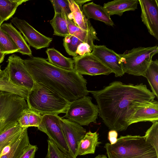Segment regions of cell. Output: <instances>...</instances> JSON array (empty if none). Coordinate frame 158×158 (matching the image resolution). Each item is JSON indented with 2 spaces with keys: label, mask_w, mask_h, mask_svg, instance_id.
Instances as JSON below:
<instances>
[{
  "label": "cell",
  "mask_w": 158,
  "mask_h": 158,
  "mask_svg": "<svg viewBox=\"0 0 158 158\" xmlns=\"http://www.w3.org/2000/svg\"><path fill=\"white\" fill-rule=\"evenodd\" d=\"M89 92L96 100L99 115L104 123L117 131L126 130L135 110L150 103L156 97L143 83L126 84L116 81L101 89Z\"/></svg>",
  "instance_id": "1"
},
{
  "label": "cell",
  "mask_w": 158,
  "mask_h": 158,
  "mask_svg": "<svg viewBox=\"0 0 158 158\" xmlns=\"http://www.w3.org/2000/svg\"><path fill=\"white\" fill-rule=\"evenodd\" d=\"M23 63L34 81L57 93L69 102L88 95L87 81L74 70L55 66L46 59L31 57Z\"/></svg>",
  "instance_id": "2"
},
{
  "label": "cell",
  "mask_w": 158,
  "mask_h": 158,
  "mask_svg": "<svg viewBox=\"0 0 158 158\" xmlns=\"http://www.w3.org/2000/svg\"><path fill=\"white\" fill-rule=\"evenodd\" d=\"M26 100L29 109L42 116L65 113L70 102L57 93L36 82L28 91Z\"/></svg>",
  "instance_id": "3"
},
{
  "label": "cell",
  "mask_w": 158,
  "mask_h": 158,
  "mask_svg": "<svg viewBox=\"0 0 158 158\" xmlns=\"http://www.w3.org/2000/svg\"><path fill=\"white\" fill-rule=\"evenodd\" d=\"M108 158H158V153L143 136H121L113 144H105Z\"/></svg>",
  "instance_id": "4"
},
{
  "label": "cell",
  "mask_w": 158,
  "mask_h": 158,
  "mask_svg": "<svg viewBox=\"0 0 158 158\" xmlns=\"http://www.w3.org/2000/svg\"><path fill=\"white\" fill-rule=\"evenodd\" d=\"M158 52V46L139 47L126 51L120 56L124 72L129 74L145 77V72Z\"/></svg>",
  "instance_id": "5"
},
{
  "label": "cell",
  "mask_w": 158,
  "mask_h": 158,
  "mask_svg": "<svg viewBox=\"0 0 158 158\" xmlns=\"http://www.w3.org/2000/svg\"><path fill=\"white\" fill-rule=\"evenodd\" d=\"M28 107L23 98L0 90V133L17 122L22 112Z\"/></svg>",
  "instance_id": "6"
},
{
  "label": "cell",
  "mask_w": 158,
  "mask_h": 158,
  "mask_svg": "<svg viewBox=\"0 0 158 158\" xmlns=\"http://www.w3.org/2000/svg\"><path fill=\"white\" fill-rule=\"evenodd\" d=\"M92 98L86 96L79 98L69 104L65 118L80 125L88 126L91 123H96L99 111L97 105L92 102Z\"/></svg>",
  "instance_id": "7"
},
{
  "label": "cell",
  "mask_w": 158,
  "mask_h": 158,
  "mask_svg": "<svg viewBox=\"0 0 158 158\" xmlns=\"http://www.w3.org/2000/svg\"><path fill=\"white\" fill-rule=\"evenodd\" d=\"M6 67L10 81L14 85L31 90L36 82L33 79L20 56L12 54L8 57Z\"/></svg>",
  "instance_id": "8"
},
{
  "label": "cell",
  "mask_w": 158,
  "mask_h": 158,
  "mask_svg": "<svg viewBox=\"0 0 158 158\" xmlns=\"http://www.w3.org/2000/svg\"><path fill=\"white\" fill-rule=\"evenodd\" d=\"M61 117L56 114H46L42 116L38 130L45 133L48 139L53 142L65 153L69 155L67 145L61 128Z\"/></svg>",
  "instance_id": "9"
},
{
  "label": "cell",
  "mask_w": 158,
  "mask_h": 158,
  "mask_svg": "<svg viewBox=\"0 0 158 158\" xmlns=\"http://www.w3.org/2000/svg\"><path fill=\"white\" fill-rule=\"evenodd\" d=\"M74 70L79 74L90 76L108 75L113 73L91 52L73 57Z\"/></svg>",
  "instance_id": "10"
},
{
  "label": "cell",
  "mask_w": 158,
  "mask_h": 158,
  "mask_svg": "<svg viewBox=\"0 0 158 158\" xmlns=\"http://www.w3.org/2000/svg\"><path fill=\"white\" fill-rule=\"evenodd\" d=\"M11 22L22 34L29 45L36 49L48 47L52 41V38L40 33L24 19L15 17Z\"/></svg>",
  "instance_id": "11"
},
{
  "label": "cell",
  "mask_w": 158,
  "mask_h": 158,
  "mask_svg": "<svg viewBox=\"0 0 158 158\" xmlns=\"http://www.w3.org/2000/svg\"><path fill=\"white\" fill-rule=\"evenodd\" d=\"M62 130L67 145L69 155L76 158L78 144L86 133V129L79 124L60 118Z\"/></svg>",
  "instance_id": "12"
},
{
  "label": "cell",
  "mask_w": 158,
  "mask_h": 158,
  "mask_svg": "<svg viewBox=\"0 0 158 158\" xmlns=\"http://www.w3.org/2000/svg\"><path fill=\"white\" fill-rule=\"evenodd\" d=\"M91 53L110 69L116 77H121L125 73L119 54L104 45H94Z\"/></svg>",
  "instance_id": "13"
},
{
  "label": "cell",
  "mask_w": 158,
  "mask_h": 158,
  "mask_svg": "<svg viewBox=\"0 0 158 158\" xmlns=\"http://www.w3.org/2000/svg\"><path fill=\"white\" fill-rule=\"evenodd\" d=\"M138 0L142 21L149 33L158 40V0Z\"/></svg>",
  "instance_id": "14"
},
{
  "label": "cell",
  "mask_w": 158,
  "mask_h": 158,
  "mask_svg": "<svg viewBox=\"0 0 158 158\" xmlns=\"http://www.w3.org/2000/svg\"><path fill=\"white\" fill-rule=\"evenodd\" d=\"M157 121H158V102L154 100L137 108L131 117L129 125L141 122L153 123Z\"/></svg>",
  "instance_id": "15"
},
{
  "label": "cell",
  "mask_w": 158,
  "mask_h": 158,
  "mask_svg": "<svg viewBox=\"0 0 158 158\" xmlns=\"http://www.w3.org/2000/svg\"><path fill=\"white\" fill-rule=\"evenodd\" d=\"M82 11L88 19H92L104 23L107 25L113 26L114 23L110 16L106 11L103 6L95 3L93 2H89L82 6Z\"/></svg>",
  "instance_id": "16"
},
{
  "label": "cell",
  "mask_w": 158,
  "mask_h": 158,
  "mask_svg": "<svg viewBox=\"0 0 158 158\" xmlns=\"http://www.w3.org/2000/svg\"><path fill=\"white\" fill-rule=\"evenodd\" d=\"M138 3V0H114L105 3L103 7L110 16H121L126 11L136 10Z\"/></svg>",
  "instance_id": "17"
},
{
  "label": "cell",
  "mask_w": 158,
  "mask_h": 158,
  "mask_svg": "<svg viewBox=\"0 0 158 158\" xmlns=\"http://www.w3.org/2000/svg\"><path fill=\"white\" fill-rule=\"evenodd\" d=\"M0 28L7 33L19 48V52L31 57L32 51L21 33L12 25L11 23H3Z\"/></svg>",
  "instance_id": "18"
},
{
  "label": "cell",
  "mask_w": 158,
  "mask_h": 158,
  "mask_svg": "<svg viewBox=\"0 0 158 158\" xmlns=\"http://www.w3.org/2000/svg\"><path fill=\"white\" fill-rule=\"evenodd\" d=\"M98 139V134L97 132H92L89 131L86 132L79 142L77 156L94 154L96 147L101 143Z\"/></svg>",
  "instance_id": "19"
},
{
  "label": "cell",
  "mask_w": 158,
  "mask_h": 158,
  "mask_svg": "<svg viewBox=\"0 0 158 158\" xmlns=\"http://www.w3.org/2000/svg\"><path fill=\"white\" fill-rule=\"evenodd\" d=\"M69 34L77 38L83 43L88 44L93 49L95 40H99L97 33L94 28L89 31H85L77 26L73 22L67 19Z\"/></svg>",
  "instance_id": "20"
},
{
  "label": "cell",
  "mask_w": 158,
  "mask_h": 158,
  "mask_svg": "<svg viewBox=\"0 0 158 158\" xmlns=\"http://www.w3.org/2000/svg\"><path fill=\"white\" fill-rule=\"evenodd\" d=\"M26 128L12 145L6 153H1L0 158H20L31 144Z\"/></svg>",
  "instance_id": "21"
},
{
  "label": "cell",
  "mask_w": 158,
  "mask_h": 158,
  "mask_svg": "<svg viewBox=\"0 0 158 158\" xmlns=\"http://www.w3.org/2000/svg\"><path fill=\"white\" fill-rule=\"evenodd\" d=\"M46 52L48 56L46 59L52 65L64 70H74L73 60L65 57L54 48H47Z\"/></svg>",
  "instance_id": "22"
},
{
  "label": "cell",
  "mask_w": 158,
  "mask_h": 158,
  "mask_svg": "<svg viewBox=\"0 0 158 158\" xmlns=\"http://www.w3.org/2000/svg\"><path fill=\"white\" fill-rule=\"evenodd\" d=\"M27 128H22L18 122L0 133V150L15 142Z\"/></svg>",
  "instance_id": "23"
},
{
  "label": "cell",
  "mask_w": 158,
  "mask_h": 158,
  "mask_svg": "<svg viewBox=\"0 0 158 158\" xmlns=\"http://www.w3.org/2000/svg\"><path fill=\"white\" fill-rule=\"evenodd\" d=\"M71 12L72 20L80 28L89 31L94 28L89 20L85 16L82 11L74 0H68Z\"/></svg>",
  "instance_id": "24"
},
{
  "label": "cell",
  "mask_w": 158,
  "mask_h": 158,
  "mask_svg": "<svg viewBox=\"0 0 158 158\" xmlns=\"http://www.w3.org/2000/svg\"><path fill=\"white\" fill-rule=\"evenodd\" d=\"M29 0H0V18L4 22L10 19L17 7Z\"/></svg>",
  "instance_id": "25"
},
{
  "label": "cell",
  "mask_w": 158,
  "mask_h": 158,
  "mask_svg": "<svg viewBox=\"0 0 158 158\" xmlns=\"http://www.w3.org/2000/svg\"><path fill=\"white\" fill-rule=\"evenodd\" d=\"M67 19V16L64 14L55 13L53 18L50 22L54 30V35L65 37L69 34Z\"/></svg>",
  "instance_id": "26"
},
{
  "label": "cell",
  "mask_w": 158,
  "mask_h": 158,
  "mask_svg": "<svg viewBox=\"0 0 158 158\" xmlns=\"http://www.w3.org/2000/svg\"><path fill=\"white\" fill-rule=\"evenodd\" d=\"M152 90L156 97L158 98V60L152 61L145 74Z\"/></svg>",
  "instance_id": "27"
},
{
  "label": "cell",
  "mask_w": 158,
  "mask_h": 158,
  "mask_svg": "<svg viewBox=\"0 0 158 158\" xmlns=\"http://www.w3.org/2000/svg\"><path fill=\"white\" fill-rule=\"evenodd\" d=\"M0 90L15 94L25 100L27 99L29 91L13 84L9 80L7 71L4 75L0 77Z\"/></svg>",
  "instance_id": "28"
},
{
  "label": "cell",
  "mask_w": 158,
  "mask_h": 158,
  "mask_svg": "<svg viewBox=\"0 0 158 158\" xmlns=\"http://www.w3.org/2000/svg\"><path fill=\"white\" fill-rule=\"evenodd\" d=\"M0 48L5 55L18 52L19 50L9 35L0 28Z\"/></svg>",
  "instance_id": "29"
},
{
  "label": "cell",
  "mask_w": 158,
  "mask_h": 158,
  "mask_svg": "<svg viewBox=\"0 0 158 158\" xmlns=\"http://www.w3.org/2000/svg\"><path fill=\"white\" fill-rule=\"evenodd\" d=\"M83 43L77 37L71 35H68L63 39V46L69 55L75 57L77 56L76 52L78 45Z\"/></svg>",
  "instance_id": "30"
},
{
  "label": "cell",
  "mask_w": 158,
  "mask_h": 158,
  "mask_svg": "<svg viewBox=\"0 0 158 158\" xmlns=\"http://www.w3.org/2000/svg\"><path fill=\"white\" fill-rule=\"evenodd\" d=\"M143 136L146 141L153 147L158 153V121L152 123Z\"/></svg>",
  "instance_id": "31"
},
{
  "label": "cell",
  "mask_w": 158,
  "mask_h": 158,
  "mask_svg": "<svg viewBox=\"0 0 158 158\" xmlns=\"http://www.w3.org/2000/svg\"><path fill=\"white\" fill-rule=\"evenodd\" d=\"M50 1L52 5L55 13L64 14L68 19L72 20V13L68 0H51Z\"/></svg>",
  "instance_id": "32"
},
{
  "label": "cell",
  "mask_w": 158,
  "mask_h": 158,
  "mask_svg": "<svg viewBox=\"0 0 158 158\" xmlns=\"http://www.w3.org/2000/svg\"><path fill=\"white\" fill-rule=\"evenodd\" d=\"M48 150L45 158H73L62 151L52 141L47 140Z\"/></svg>",
  "instance_id": "33"
},
{
  "label": "cell",
  "mask_w": 158,
  "mask_h": 158,
  "mask_svg": "<svg viewBox=\"0 0 158 158\" xmlns=\"http://www.w3.org/2000/svg\"><path fill=\"white\" fill-rule=\"evenodd\" d=\"M29 114V126L38 127L40 124L42 116L35 113L28 108Z\"/></svg>",
  "instance_id": "34"
},
{
  "label": "cell",
  "mask_w": 158,
  "mask_h": 158,
  "mask_svg": "<svg viewBox=\"0 0 158 158\" xmlns=\"http://www.w3.org/2000/svg\"><path fill=\"white\" fill-rule=\"evenodd\" d=\"M18 123L22 128H28L29 127L28 107L22 112L18 120Z\"/></svg>",
  "instance_id": "35"
},
{
  "label": "cell",
  "mask_w": 158,
  "mask_h": 158,
  "mask_svg": "<svg viewBox=\"0 0 158 158\" xmlns=\"http://www.w3.org/2000/svg\"><path fill=\"white\" fill-rule=\"evenodd\" d=\"M93 50V49L88 44L82 43L78 45L77 49L76 52L77 56H82L87 53H91Z\"/></svg>",
  "instance_id": "36"
},
{
  "label": "cell",
  "mask_w": 158,
  "mask_h": 158,
  "mask_svg": "<svg viewBox=\"0 0 158 158\" xmlns=\"http://www.w3.org/2000/svg\"><path fill=\"white\" fill-rule=\"evenodd\" d=\"M37 149L36 146L31 144L20 158H34Z\"/></svg>",
  "instance_id": "37"
},
{
  "label": "cell",
  "mask_w": 158,
  "mask_h": 158,
  "mask_svg": "<svg viewBox=\"0 0 158 158\" xmlns=\"http://www.w3.org/2000/svg\"><path fill=\"white\" fill-rule=\"evenodd\" d=\"M118 133L117 131L114 130H110L108 133V139L110 143L113 144L117 141Z\"/></svg>",
  "instance_id": "38"
},
{
  "label": "cell",
  "mask_w": 158,
  "mask_h": 158,
  "mask_svg": "<svg viewBox=\"0 0 158 158\" xmlns=\"http://www.w3.org/2000/svg\"><path fill=\"white\" fill-rule=\"evenodd\" d=\"M91 0H74L75 2L79 6L80 9L82 10V6L85 3L89 2Z\"/></svg>",
  "instance_id": "39"
},
{
  "label": "cell",
  "mask_w": 158,
  "mask_h": 158,
  "mask_svg": "<svg viewBox=\"0 0 158 158\" xmlns=\"http://www.w3.org/2000/svg\"><path fill=\"white\" fill-rule=\"evenodd\" d=\"M5 55L2 52L0 48V65L3 62Z\"/></svg>",
  "instance_id": "40"
},
{
  "label": "cell",
  "mask_w": 158,
  "mask_h": 158,
  "mask_svg": "<svg viewBox=\"0 0 158 158\" xmlns=\"http://www.w3.org/2000/svg\"><path fill=\"white\" fill-rule=\"evenodd\" d=\"M6 69L5 68L3 70H2L1 69V66L0 65V77L3 76L6 72Z\"/></svg>",
  "instance_id": "41"
},
{
  "label": "cell",
  "mask_w": 158,
  "mask_h": 158,
  "mask_svg": "<svg viewBox=\"0 0 158 158\" xmlns=\"http://www.w3.org/2000/svg\"><path fill=\"white\" fill-rule=\"evenodd\" d=\"M94 158H107L106 156L104 155H98Z\"/></svg>",
  "instance_id": "42"
},
{
  "label": "cell",
  "mask_w": 158,
  "mask_h": 158,
  "mask_svg": "<svg viewBox=\"0 0 158 158\" xmlns=\"http://www.w3.org/2000/svg\"><path fill=\"white\" fill-rule=\"evenodd\" d=\"M4 22L0 18V27Z\"/></svg>",
  "instance_id": "43"
},
{
  "label": "cell",
  "mask_w": 158,
  "mask_h": 158,
  "mask_svg": "<svg viewBox=\"0 0 158 158\" xmlns=\"http://www.w3.org/2000/svg\"><path fill=\"white\" fill-rule=\"evenodd\" d=\"M2 151L0 150V157L1 156V152H2Z\"/></svg>",
  "instance_id": "44"
}]
</instances>
